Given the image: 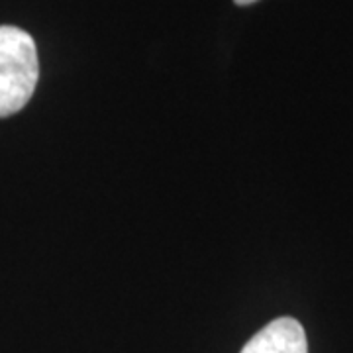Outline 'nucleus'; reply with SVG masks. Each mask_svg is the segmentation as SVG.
Masks as SVG:
<instances>
[{
    "label": "nucleus",
    "mask_w": 353,
    "mask_h": 353,
    "mask_svg": "<svg viewBox=\"0 0 353 353\" xmlns=\"http://www.w3.org/2000/svg\"><path fill=\"white\" fill-rule=\"evenodd\" d=\"M39 77L34 38L14 26H0V118L20 112Z\"/></svg>",
    "instance_id": "nucleus-1"
},
{
    "label": "nucleus",
    "mask_w": 353,
    "mask_h": 353,
    "mask_svg": "<svg viewBox=\"0 0 353 353\" xmlns=\"http://www.w3.org/2000/svg\"><path fill=\"white\" fill-rule=\"evenodd\" d=\"M241 353H308V341L301 322L285 316L259 330Z\"/></svg>",
    "instance_id": "nucleus-2"
},
{
    "label": "nucleus",
    "mask_w": 353,
    "mask_h": 353,
    "mask_svg": "<svg viewBox=\"0 0 353 353\" xmlns=\"http://www.w3.org/2000/svg\"><path fill=\"white\" fill-rule=\"evenodd\" d=\"M238 6H250V4H253V2H257V0H234Z\"/></svg>",
    "instance_id": "nucleus-3"
}]
</instances>
